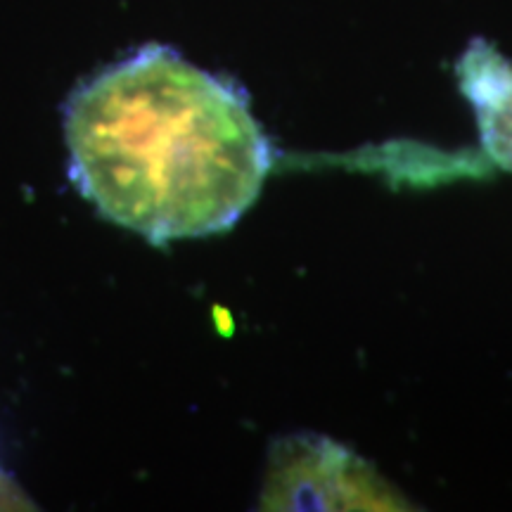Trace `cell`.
<instances>
[{
  "label": "cell",
  "instance_id": "cell-2",
  "mask_svg": "<svg viewBox=\"0 0 512 512\" xmlns=\"http://www.w3.org/2000/svg\"><path fill=\"white\" fill-rule=\"evenodd\" d=\"M264 501L285 510H377L396 508L399 498L342 446L299 437L275 451Z\"/></svg>",
  "mask_w": 512,
  "mask_h": 512
},
{
  "label": "cell",
  "instance_id": "cell-1",
  "mask_svg": "<svg viewBox=\"0 0 512 512\" xmlns=\"http://www.w3.org/2000/svg\"><path fill=\"white\" fill-rule=\"evenodd\" d=\"M64 138L81 195L157 245L233 228L273 166L247 95L164 46L83 83Z\"/></svg>",
  "mask_w": 512,
  "mask_h": 512
},
{
  "label": "cell",
  "instance_id": "cell-3",
  "mask_svg": "<svg viewBox=\"0 0 512 512\" xmlns=\"http://www.w3.org/2000/svg\"><path fill=\"white\" fill-rule=\"evenodd\" d=\"M460 91L475 110L484 150L512 171V60L475 41L456 64Z\"/></svg>",
  "mask_w": 512,
  "mask_h": 512
}]
</instances>
